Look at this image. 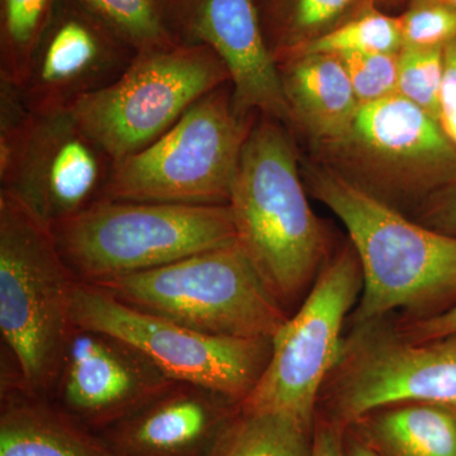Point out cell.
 <instances>
[{"instance_id":"obj_1","label":"cell","mask_w":456,"mask_h":456,"mask_svg":"<svg viewBox=\"0 0 456 456\" xmlns=\"http://www.w3.org/2000/svg\"><path fill=\"white\" fill-rule=\"evenodd\" d=\"M307 191L347 230L362 290L355 326L403 310L435 316L456 305V237L410 220L318 161L301 160Z\"/></svg>"},{"instance_id":"obj_2","label":"cell","mask_w":456,"mask_h":456,"mask_svg":"<svg viewBox=\"0 0 456 456\" xmlns=\"http://www.w3.org/2000/svg\"><path fill=\"white\" fill-rule=\"evenodd\" d=\"M237 244L289 314L310 293L329 257L312 211L293 132L256 113L237 165L230 202Z\"/></svg>"},{"instance_id":"obj_3","label":"cell","mask_w":456,"mask_h":456,"mask_svg":"<svg viewBox=\"0 0 456 456\" xmlns=\"http://www.w3.org/2000/svg\"><path fill=\"white\" fill-rule=\"evenodd\" d=\"M75 281L53 228L0 189V332L20 383L36 395L49 397L55 386Z\"/></svg>"},{"instance_id":"obj_4","label":"cell","mask_w":456,"mask_h":456,"mask_svg":"<svg viewBox=\"0 0 456 456\" xmlns=\"http://www.w3.org/2000/svg\"><path fill=\"white\" fill-rule=\"evenodd\" d=\"M53 231L71 274L90 284L237 242L228 204L102 200Z\"/></svg>"},{"instance_id":"obj_5","label":"cell","mask_w":456,"mask_h":456,"mask_svg":"<svg viewBox=\"0 0 456 456\" xmlns=\"http://www.w3.org/2000/svg\"><path fill=\"white\" fill-rule=\"evenodd\" d=\"M94 285L140 310L224 338L273 340L289 317L237 242Z\"/></svg>"},{"instance_id":"obj_6","label":"cell","mask_w":456,"mask_h":456,"mask_svg":"<svg viewBox=\"0 0 456 456\" xmlns=\"http://www.w3.org/2000/svg\"><path fill=\"white\" fill-rule=\"evenodd\" d=\"M255 116L237 108L231 83L218 86L151 145L116 161L103 200L228 204Z\"/></svg>"},{"instance_id":"obj_7","label":"cell","mask_w":456,"mask_h":456,"mask_svg":"<svg viewBox=\"0 0 456 456\" xmlns=\"http://www.w3.org/2000/svg\"><path fill=\"white\" fill-rule=\"evenodd\" d=\"M314 160L398 209L456 179V149L439 122L402 95L360 106L349 130L314 147Z\"/></svg>"},{"instance_id":"obj_8","label":"cell","mask_w":456,"mask_h":456,"mask_svg":"<svg viewBox=\"0 0 456 456\" xmlns=\"http://www.w3.org/2000/svg\"><path fill=\"white\" fill-rule=\"evenodd\" d=\"M230 83L226 66L204 45L140 51L108 88L71 112L114 161L151 145L204 95Z\"/></svg>"},{"instance_id":"obj_9","label":"cell","mask_w":456,"mask_h":456,"mask_svg":"<svg viewBox=\"0 0 456 456\" xmlns=\"http://www.w3.org/2000/svg\"><path fill=\"white\" fill-rule=\"evenodd\" d=\"M71 323L116 336L140 350L174 382L191 383L242 401L259 382L272 340L197 331L116 298L98 285L75 281Z\"/></svg>"},{"instance_id":"obj_10","label":"cell","mask_w":456,"mask_h":456,"mask_svg":"<svg viewBox=\"0 0 456 456\" xmlns=\"http://www.w3.org/2000/svg\"><path fill=\"white\" fill-rule=\"evenodd\" d=\"M362 290V266L349 242L327 260L273 338L268 364L241 406L281 411L314 426L317 402L344 349L342 327Z\"/></svg>"},{"instance_id":"obj_11","label":"cell","mask_w":456,"mask_h":456,"mask_svg":"<svg viewBox=\"0 0 456 456\" xmlns=\"http://www.w3.org/2000/svg\"><path fill=\"white\" fill-rule=\"evenodd\" d=\"M382 325L355 326L323 387L326 419L338 428L397 404L456 406V336L416 342Z\"/></svg>"},{"instance_id":"obj_12","label":"cell","mask_w":456,"mask_h":456,"mask_svg":"<svg viewBox=\"0 0 456 456\" xmlns=\"http://www.w3.org/2000/svg\"><path fill=\"white\" fill-rule=\"evenodd\" d=\"M114 164L71 110L36 113L16 167L0 189L53 228L103 200Z\"/></svg>"},{"instance_id":"obj_13","label":"cell","mask_w":456,"mask_h":456,"mask_svg":"<svg viewBox=\"0 0 456 456\" xmlns=\"http://www.w3.org/2000/svg\"><path fill=\"white\" fill-rule=\"evenodd\" d=\"M137 51L77 0H59L33 50L20 93L38 114L73 110L112 86Z\"/></svg>"},{"instance_id":"obj_14","label":"cell","mask_w":456,"mask_h":456,"mask_svg":"<svg viewBox=\"0 0 456 456\" xmlns=\"http://www.w3.org/2000/svg\"><path fill=\"white\" fill-rule=\"evenodd\" d=\"M171 382L127 342L73 325L51 395L66 415L97 434L130 415Z\"/></svg>"},{"instance_id":"obj_15","label":"cell","mask_w":456,"mask_h":456,"mask_svg":"<svg viewBox=\"0 0 456 456\" xmlns=\"http://www.w3.org/2000/svg\"><path fill=\"white\" fill-rule=\"evenodd\" d=\"M167 17L179 42L204 45L220 57L242 113L265 114L290 128L277 61L256 0H182Z\"/></svg>"},{"instance_id":"obj_16","label":"cell","mask_w":456,"mask_h":456,"mask_svg":"<svg viewBox=\"0 0 456 456\" xmlns=\"http://www.w3.org/2000/svg\"><path fill=\"white\" fill-rule=\"evenodd\" d=\"M240 404L196 384L171 382L97 435L114 456H212Z\"/></svg>"},{"instance_id":"obj_17","label":"cell","mask_w":456,"mask_h":456,"mask_svg":"<svg viewBox=\"0 0 456 456\" xmlns=\"http://www.w3.org/2000/svg\"><path fill=\"white\" fill-rule=\"evenodd\" d=\"M290 114V130L312 149L332 142L349 130L359 102L344 65L329 53H294L277 61Z\"/></svg>"},{"instance_id":"obj_18","label":"cell","mask_w":456,"mask_h":456,"mask_svg":"<svg viewBox=\"0 0 456 456\" xmlns=\"http://www.w3.org/2000/svg\"><path fill=\"white\" fill-rule=\"evenodd\" d=\"M0 456L114 455L97 434L13 375L2 387Z\"/></svg>"},{"instance_id":"obj_19","label":"cell","mask_w":456,"mask_h":456,"mask_svg":"<svg viewBox=\"0 0 456 456\" xmlns=\"http://www.w3.org/2000/svg\"><path fill=\"white\" fill-rule=\"evenodd\" d=\"M380 456H456V406L404 403L349 426Z\"/></svg>"},{"instance_id":"obj_20","label":"cell","mask_w":456,"mask_h":456,"mask_svg":"<svg viewBox=\"0 0 456 456\" xmlns=\"http://www.w3.org/2000/svg\"><path fill=\"white\" fill-rule=\"evenodd\" d=\"M364 0H256L275 61L303 49L353 16Z\"/></svg>"},{"instance_id":"obj_21","label":"cell","mask_w":456,"mask_h":456,"mask_svg":"<svg viewBox=\"0 0 456 456\" xmlns=\"http://www.w3.org/2000/svg\"><path fill=\"white\" fill-rule=\"evenodd\" d=\"M314 431L289 413L240 404L212 456H312Z\"/></svg>"},{"instance_id":"obj_22","label":"cell","mask_w":456,"mask_h":456,"mask_svg":"<svg viewBox=\"0 0 456 456\" xmlns=\"http://www.w3.org/2000/svg\"><path fill=\"white\" fill-rule=\"evenodd\" d=\"M59 0H0V80L20 86Z\"/></svg>"},{"instance_id":"obj_23","label":"cell","mask_w":456,"mask_h":456,"mask_svg":"<svg viewBox=\"0 0 456 456\" xmlns=\"http://www.w3.org/2000/svg\"><path fill=\"white\" fill-rule=\"evenodd\" d=\"M401 49L399 16H392L370 0H364L362 7L340 26L296 53L329 55L398 53Z\"/></svg>"},{"instance_id":"obj_24","label":"cell","mask_w":456,"mask_h":456,"mask_svg":"<svg viewBox=\"0 0 456 456\" xmlns=\"http://www.w3.org/2000/svg\"><path fill=\"white\" fill-rule=\"evenodd\" d=\"M137 51L180 44L165 0H77Z\"/></svg>"},{"instance_id":"obj_25","label":"cell","mask_w":456,"mask_h":456,"mask_svg":"<svg viewBox=\"0 0 456 456\" xmlns=\"http://www.w3.org/2000/svg\"><path fill=\"white\" fill-rule=\"evenodd\" d=\"M444 49L402 47L398 53L397 94L421 108L437 122L444 77Z\"/></svg>"},{"instance_id":"obj_26","label":"cell","mask_w":456,"mask_h":456,"mask_svg":"<svg viewBox=\"0 0 456 456\" xmlns=\"http://www.w3.org/2000/svg\"><path fill=\"white\" fill-rule=\"evenodd\" d=\"M399 20L402 47L444 49L456 41V8L443 0H408Z\"/></svg>"},{"instance_id":"obj_27","label":"cell","mask_w":456,"mask_h":456,"mask_svg":"<svg viewBox=\"0 0 456 456\" xmlns=\"http://www.w3.org/2000/svg\"><path fill=\"white\" fill-rule=\"evenodd\" d=\"M398 53L335 55L349 75L360 106L397 94Z\"/></svg>"},{"instance_id":"obj_28","label":"cell","mask_w":456,"mask_h":456,"mask_svg":"<svg viewBox=\"0 0 456 456\" xmlns=\"http://www.w3.org/2000/svg\"><path fill=\"white\" fill-rule=\"evenodd\" d=\"M35 116L20 86L0 80V183L5 182L16 167Z\"/></svg>"},{"instance_id":"obj_29","label":"cell","mask_w":456,"mask_h":456,"mask_svg":"<svg viewBox=\"0 0 456 456\" xmlns=\"http://www.w3.org/2000/svg\"><path fill=\"white\" fill-rule=\"evenodd\" d=\"M416 212L419 224L456 237V179L431 194Z\"/></svg>"},{"instance_id":"obj_30","label":"cell","mask_w":456,"mask_h":456,"mask_svg":"<svg viewBox=\"0 0 456 456\" xmlns=\"http://www.w3.org/2000/svg\"><path fill=\"white\" fill-rule=\"evenodd\" d=\"M439 125L456 149V41L444 49V77L440 93Z\"/></svg>"},{"instance_id":"obj_31","label":"cell","mask_w":456,"mask_h":456,"mask_svg":"<svg viewBox=\"0 0 456 456\" xmlns=\"http://www.w3.org/2000/svg\"><path fill=\"white\" fill-rule=\"evenodd\" d=\"M411 341L428 342L443 340L456 336V305L448 310L425 318H408L397 329Z\"/></svg>"},{"instance_id":"obj_32","label":"cell","mask_w":456,"mask_h":456,"mask_svg":"<svg viewBox=\"0 0 456 456\" xmlns=\"http://www.w3.org/2000/svg\"><path fill=\"white\" fill-rule=\"evenodd\" d=\"M312 456H346L344 445V428L322 419L314 425Z\"/></svg>"},{"instance_id":"obj_33","label":"cell","mask_w":456,"mask_h":456,"mask_svg":"<svg viewBox=\"0 0 456 456\" xmlns=\"http://www.w3.org/2000/svg\"><path fill=\"white\" fill-rule=\"evenodd\" d=\"M346 456H380L353 428H344Z\"/></svg>"},{"instance_id":"obj_34","label":"cell","mask_w":456,"mask_h":456,"mask_svg":"<svg viewBox=\"0 0 456 456\" xmlns=\"http://www.w3.org/2000/svg\"><path fill=\"white\" fill-rule=\"evenodd\" d=\"M370 2L377 5L378 8L383 9L384 11L386 8L395 7V5L408 2V0H370Z\"/></svg>"},{"instance_id":"obj_35","label":"cell","mask_w":456,"mask_h":456,"mask_svg":"<svg viewBox=\"0 0 456 456\" xmlns=\"http://www.w3.org/2000/svg\"><path fill=\"white\" fill-rule=\"evenodd\" d=\"M180 0H165V5H167V9L173 7V5L178 4Z\"/></svg>"},{"instance_id":"obj_36","label":"cell","mask_w":456,"mask_h":456,"mask_svg":"<svg viewBox=\"0 0 456 456\" xmlns=\"http://www.w3.org/2000/svg\"><path fill=\"white\" fill-rule=\"evenodd\" d=\"M443 2L448 3V4L452 5V7L456 8V0H443Z\"/></svg>"}]
</instances>
